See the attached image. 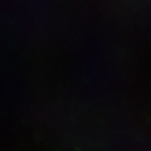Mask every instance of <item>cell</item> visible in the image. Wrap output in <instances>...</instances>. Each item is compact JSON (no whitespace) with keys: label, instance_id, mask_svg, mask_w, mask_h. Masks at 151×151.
<instances>
[]
</instances>
